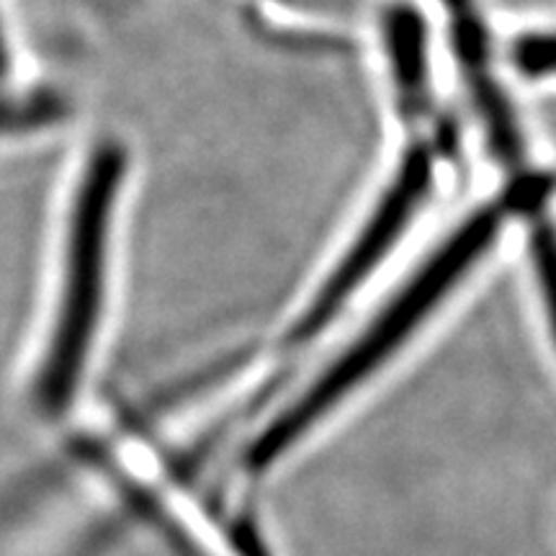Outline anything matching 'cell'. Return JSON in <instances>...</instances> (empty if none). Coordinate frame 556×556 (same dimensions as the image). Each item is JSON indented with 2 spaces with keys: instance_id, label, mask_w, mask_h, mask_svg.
<instances>
[{
  "instance_id": "6da1fadb",
  "label": "cell",
  "mask_w": 556,
  "mask_h": 556,
  "mask_svg": "<svg viewBox=\"0 0 556 556\" xmlns=\"http://www.w3.org/2000/svg\"><path fill=\"white\" fill-rule=\"evenodd\" d=\"M500 225H503L500 206H486L464 222L456 235H451L433 258L417 270L413 281L394 296V302L381 309L371 328L250 443L245 467L250 471L274 467L332 407H338L353 389L364 384L387 358H392L402 343L426 323L430 312L446 299L451 287H456L482 258L497 238Z\"/></svg>"
},
{
  "instance_id": "7a4b0ae2",
  "label": "cell",
  "mask_w": 556,
  "mask_h": 556,
  "mask_svg": "<svg viewBox=\"0 0 556 556\" xmlns=\"http://www.w3.org/2000/svg\"><path fill=\"white\" fill-rule=\"evenodd\" d=\"M124 173V152L109 142L88 160L73 204L65 255V287L50 353L39 377V402L47 413H62L86 368L96 328H99L103 281H106V245L114 201Z\"/></svg>"
},
{
  "instance_id": "3957f363",
  "label": "cell",
  "mask_w": 556,
  "mask_h": 556,
  "mask_svg": "<svg viewBox=\"0 0 556 556\" xmlns=\"http://www.w3.org/2000/svg\"><path fill=\"white\" fill-rule=\"evenodd\" d=\"M430 160L426 152L415 150L409 152L397 170V176L392 180V189L384 193V199L379 201L377 212L368 219L364 232L358 235L353 248L343 255V261L338 263L336 274L323 283V289L317 291V296L312 299V304L304 309V315L299 317V323L287 338L289 343H307L309 338H315L317 332H323L325 325L338 315L340 307L345 304V299L356 291L361 283L366 281V276L379 266L381 258L392 250L394 242L402 238L409 219L415 217V212L420 208L422 201L428 197L430 189Z\"/></svg>"
},
{
  "instance_id": "277c9868",
  "label": "cell",
  "mask_w": 556,
  "mask_h": 556,
  "mask_svg": "<svg viewBox=\"0 0 556 556\" xmlns=\"http://www.w3.org/2000/svg\"><path fill=\"white\" fill-rule=\"evenodd\" d=\"M454 31V45L467 73L469 86L475 90V99L482 111V119L490 131L492 148L507 163L520 157V135L510 103L497 86V78L490 70V47H486L484 24L479 18L477 5L471 0H443Z\"/></svg>"
},
{
  "instance_id": "5b68a950",
  "label": "cell",
  "mask_w": 556,
  "mask_h": 556,
  "mask_svg": "<svg viewBox=\"0 0 556 556\" xmlns=\"http://www.w3.org/2000/svg\"><path fill=\"white\" fill-rule=\"evenodd\" d=\"M387 45L402 96L405 101L420 103L426 93V45H422L420 18L409 11H394L387 18Z\"/></svg>"
},
{
  "instance_id": "8992f818",
  "label": "cell",
  "mask_w": 556,
  "mask_h": 556,
  "mask_svg": "<svg viewBox=\"0 0 556 556\" xmlns=\"http://www.w3.org/2000/svg\"><path fill=\"white\" fill-rule=\"evenodd\" d=\"M531 253L533 263H536V276L541 283V296H544L548 323H552V332L556 340V229L546 222L533 229L531 238Z\"/></svg>"
},
{
  "instance_id": "52a82bcc",
  "label": "cell",
  "mask_w": 556,
  "mask_h": 556,
  "mask_svg": "<svg viewBox=\"0 0 556 556\" xmlns=\"http://www.w3.org/2000/svg\"><path fill=\"white\" fill-rule=\"evenodd\" d=\"M513 60L520 73L541 78V75L556 73V31L523 34L513 45Z\"/></svg>"
}]
</instances>
